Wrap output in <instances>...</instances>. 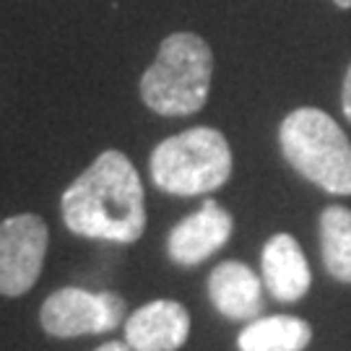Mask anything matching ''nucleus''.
<instances>
[{"label":"nucleus","instance_id":"1","mask_svg":"<svg viewBox=\"0 0 351 351\" xmlns=\"http://www.w3.org/2000/svg\"><path fill=\"white\" fill-rule=\"evenodd\" d=\"M65 226L88 239L130 245L146 229L143 185L123 151H101L60 198Z\"/></svg>","mask_w":351,"mask_h":351},{"label":"nucleus","instance_id":"2","mask_svg":"<svg viewBox=\"0 0 351 351\" xmlns=\"http://www.w3.org/2000/svg\"><path fill=\"white\" fill-rule=\"evenodd\" d=\"M213 75L208 42L190 32L169 34L159 45L156 60L141 78V99L164 117H182L206 107Z\"/></svg>","mask_w":351,"mask_h":351},{"label":"nucleus","instance_id":"3","mask_svg":"<svg viewBox=\"0 0 351 351\" xmlns=\"http://www.w3.org/2000/svg\"><path fill=\"white\" fill-rule=\"evenodd\" d=\"M287 162L333 195H351V143L339 123L317 107H300L278 130Z\"/></svg>","mask_w":351,"mask_h":351},{"label":"nucleus","instance_id":"4","mask_svg":"<svg viewBox=\"0 0 351 351\" xmlns=\"http://www.w3.org/2000/svg\"><path fill=\"white\" fill-rule=\"evenodd\" d=\"M232 175V151L213 128H190L162 141L151 154V180L169 195L213 193Z\"/></svg>","mask_w":351,"mask_h":351},{"label":"nucleus","instance_id":"5","mask_svg":"<svg viewBox=\"0 0 351 351\" xmlns=\"http://www.w3.org/2000/svg\"><path fill=\"white\" fill-rule=\"evenodd\" d=\"M125 320V300L114 291H86L65 287L50 294L42 310L39 323L52 339H78L110 333Z\"/></svg>","mask_w":351,"mask_h":351},{"label":"nucleus","instance_id":"6","mask_svg":"<svg viewBox=\"0 0 351 351\" xmlns=\"http://www.w3.org/2000/svg\"><path fill=\"white\" fill-rule=\"evenodd\" d=\"M50 245V229L37 213L0 221V294L21 297L37 284Z\"/></svg>","mask_w":351,"mask_h":351},{"label":"nucleus","instance_id":"7","mask_svg":"<svg viewBox=\"0 0 351 351\" xmlns=\"http://www.w3.org/2000/svg\"><path fill=\"white\" fill-rule=\"evenodd\" d=\"M232 213L216 201H206L198 211L172 226L167 252L177 265H198L224 247L232 237Z\"/></svg>","mask_w":351,"mask_h":351},{"label":"nucleus","instance_id":"8","mask_svg":"<svg viewBox=\"0 0 351 351\" xmlns=\"http://www.w3.org/2000/svg\"><path fill=\"white\" fill-rule=\"evenodd\" d=\"M190 336V315L175 300H154L125 320V343L133 351H177Z\"/></svg>","mask_w":351,"mask_h":351},{"label":"nucleus","instance_id":"9","mask_svg":"<svg viewBox=\"0 0 351 351\" xmlns=\"http://www.w3.org/2000/svg\"><path fill=\"white\" fill-rule=\"evenodd\" d=\"M208 297L226 320H258L263 310V284L250 265L224 261L208 276Z\"/></svg>","mask_w":351,"mask_h":351},{"label":"nucleus","instance_id":"10","mask_svg":"<svg viewBox=\"0 0 351 351\" xmlns=\"http://www.w3.org/2000/svg\"><path fill=\"white\" fill-rule=\"evenodd\" d=\"M263 281L276 302H297L310 291V284H313L310 263L302 252L300 242L287 232L274 234L265 242Z\"/></svg>","mask_w":351,"mask_h":351},{"label":"nucleus","instance_id":"11","mask_svg":"<svg viewBox=\"0 0 351 351\" xmlns=\"http://www.w3.org/2000/svg\"><path fill=\"white\" fill-rule=\"evenodd\" d=\"M313 328L294 315H271L250 320L237 336L239 351H304Z\"/></svg>","mask_w":351,"mask_h":351},{"label":"nucleus","instance_id":"12","mask_svg":"<svg viewBox=\"0 0 351 351\" xmlns=\"http://www.w3.org/2000/svg\"><path fill=\"white\" fill-rule=\"evenodd\" d=\"M320 252L328 274L351 284V211L343 206H328L320 213Z\"/></svg>","mask_w":351,"mask_h":351},{"label":"nucleus","instance_id":"13","mask_svg":"<svg viewBox=\"0 0 351 351\" xmlns=\"http://www.w3.org/2000/svg\"><path fill=\"white\" fill-rule=\"evenodd\" d=\"M341 104H343V114L349 117L351 123V65L346 71V78H343V94H341Z\"/></svg>","mask_w":351,"mask_h":351},{"label":"nucleus","instance_id":"14","mask_svg":"<svg viewBox=\"0 0 351 351\" xmlns=\"http://www.w3.org/2000/svg\"><path fill=\"white\" fill-rule=\"evenodd\" d=\"M94 351H133L130 346H128L125 341H107V343H101L99 349Z\"/></svg>","mask_w":351,"mask_h":351},{"label":"nucleus","instance_id":"15","mask_svg":"<svg viewBox=\"0 0 351 351\" xmlns=\"http://www.w3.org/2000/svg\"><path fill=\"white\" fill-rule=\"evenodd\" d=\"M336 5H341V8H351V0H336Z\"/></svg>","mask_w":351,"mask_h":351}]
</instances>
